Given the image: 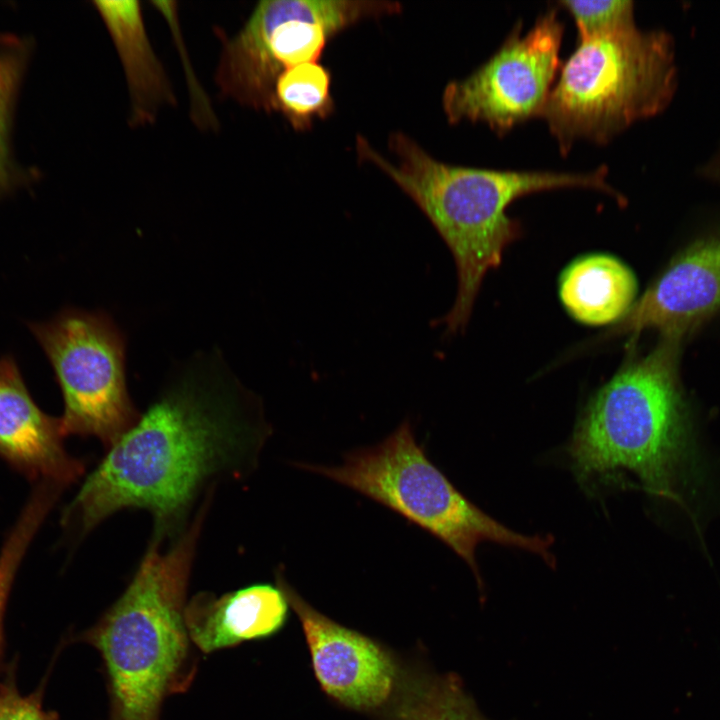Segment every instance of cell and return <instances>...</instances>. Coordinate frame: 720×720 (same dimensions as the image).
I'll use <instances>...</instances> for the list:
<instances>
[{
	"label": "cell",
	"mask_w": 720,
	"mask_h": 720,
	"mask_svg": "<svg viewBox=\"0 0 720 720\" xmlns=\"http://www.w3.org/2000/svg\"><path fill=\"white\" fill-rule=\"evenodd\" d=\"M302 468L361 493L441 540L468 564L481 590L475 558L481 542L525 549L554 565L551 536L519 534L476 507L429 460L407 420L377 445L346 455L339 466Z\"/></svg>",
	"instance_id": "8992f818"
},
{
	"label": "cell",
	"mask_w": 720,
	"mask_h": 720,
	"mask_svg": "<svg viewBox=\"0 0 720 720\" xmlns=\"http://www.w3.org/2000/svg\"><path fill=\"white\" fill-rule=\"evenodd\" d=\"M290 608L277 584L258 583L218 598L198 594L186 605L184 617L191 642L211 653L277 634Z\"/></svg>",
	"instance_id": "4fadbf2b"
},
{
	"label": "cell",
	"mask_w": 720,
	"mask_h": 720,
	"mask_svg": "<svg viewBox=\"0 0 720 720\" xmlns=\"http://www.w3.org/2000/svg\"><path fill=\"white\" fill-rule=\"evenodd\" d=\"M251 401L216 356L197 359L108 448L63 525L85 534L119 510L142 508L159 541L210 478L239 474L255 456L265 432L247 415Z\"/></svg>",
	"instance_id": "6da1fadb"
},
{
	"label": "cell",
	"mask_w": 720,
	"mask_h": 720,
	"mask_svg": "<svg viewBox=\"0 0 720 720\" xmlns=\"http://www.w3.org/2000/svg\"><path fill=\"white\" fill-rule=\"evenodd\" d=\"M401 9L392 1H261L242 29L224 41L215 81L238 103L275 111L274 87L285 70L319 61L328 41L348 27Z\"/></svg>",
	"instance_id": "52a82bcc"
},
{
	"label": "cell",
	"mask_w": 720,
	"mask_h": 720,
	"mask_svg": "<svg viewBox=\"0 0 720 720\" xmlns=\"http://www.w3.org/2000/svg\"><path fill=\"white\" fill-rule=\"evenodd\" d=\"M680 337L661 336L624 364L589 400L569 445L578 480L628 471L651 495L677 501L689 452V422L678 379Z\"/></svg>",
	"instance_id": "3957f363"
},
{
	"label": "cell",
	"mask_w": 720,
	"mask_h": 720,
	"mask_svg": "<svg viewBox=\"0 0 720 720\" xmlns=\"http://www.w3.org/2000/svg\"><path fill=\"white\" fill-rule=\"evenodd\" d=\"M719 307L720 237H713L677 256L609 335L654 329L682 338Z\"/></svg>",
	"instance_id": "8fae6325"
},
{
	"label": "cell",
	"mask_w": 720,
	"mask_h": 720,
	"mask_svg": "<svg viewBox=\"0 0 720 720\" xmlns=\"http://www.w3.org/2000/svg\"><path fill=\"white\" fill-rule=\"evenodd\" d=\"M276 584L298 616L321 689L343 707L379 715L391 702L404 665L378 641L316 610L280 570Z\"/></svg>",
	"instance_id": "30bf717a"
},
{
	"label": "cell",
	"mask_w": 720,
	"mask_h": 720,
	"mask_svg": "<svg viewBox=\"0 0 720 720\" xmlns=\"http://www.w3.org/2000/svg\"><path fill=\"white\" fill-rule=\"evenodd\" d=\"M517 23L490 58L467 77L449 82L442 108L450 123L484 122L503 135L540 117L561 68L564 25L558 9L541 14L529 31Z\"/></svg>",
	"instance_id": "9c48e42d"
},
{
	"label": "cell",
	"mask_w": 720,
	"mask_h": 720,
	"mask_svg": "<svg viewBox=\"0 0 720 720\" xmlns=\"http://www.w3.org/2000/svg\"><path fill=\"white\" fill-rule=\"evenodd\" d=\"M47 514L36 503H27L9 531L0 550V650L3 634V618L8 597L30 543Z\"/></svg>",
	"instance_id": "ac0fdd59"
},
{
	"label": "cell",
	"mask_w": 720,
	"mask_h": 720,
	"mask_svg": "<svg viewBox=\"0 0 720 720\" xmlns=\"http://www.w3.org/2000/svg\"><path fill=\"white\" fill-rule=\"evenodd\" d=\"M0 720H56L44 709L40 694H22L14 681L0 687Z\"/></svg>",
	"instance_id": "44dd1931"
},
{
	"label": "cell",
	"mask_w": 720,
	"mask_h": 720,
	"mask_svg": "<svg viewBox=\"0 0 720 720\" xmlns=\"http://www.w3.org/2000/svg\"><path fill=\"white\" fill-rule=\"evenodd\" d=\"M122 63L131 100L130 122L152 123L176 103L168 77L147 37L138 1H94Z\"/></svg>",
	"instance_id": "5bb4252c"
},
{
	"label": "cell",
	"mask_w": 720,
	"mask_h": 720,
	"mask_svg": "<svg viewBox=\"0 0 720 720\" xmlns=\"http://www.w3.org/2000/svg\"><path fill=\"white\" fill-rule=\"evenodd\" d=\"M275 111L281 112L296 130L311 127L333 110L331 74L319 61L285 70L274 87Z\"/></svg>",
	"instance_id": "e0dca14e"
},
{
	"label": "cell",
	"mask_w": 720,
	"mask_h": 720,
	"mask_svg": "<svg viewBox=\"0 0 720 720\" xmlns=\"http://www.w3.org/2000/svg\"><path fill=\"white\" fill-rule=\"evenodd\" d=\"M713 175L715 180L720 183V152L717 155L713 164Z\"/></svg>",
	"instance_id": "7402d4cb"
},
{
	"label": "cell",
	"mask_w": 720,
	"mask_h": 720,
	"mask_svg": "<svg viewBox=\"0 0 720 720\" xmlns=\"http://www.w3.org/2000/svg\"><path fill=\"white\" fill-rule=\"evenodd\" d=\"M206 508L167 551L153 542L126 590L85 634L106 667L111 720H159L164 698L183 681L185 594Z\"/></svg>",
	"instance_id": "277c9868"
},
{
	"label": "cell",
	"mask_w": 720,
	"mask_h": 720,
	"mask_svg": "<svg viewBox=\"0 0 720 720\" xmlns=\"http://www.w3.org/2000/svg\"><path fill=\"white\" fill-rule=\"evenodd\" d=\"M558 291L563 307L574 320L590 326L617 324L635 303L637 281L619 258L591 253L564 268Z\"/></svg>",
	"instance_id": "9a60e30c"
},
{
	"label": "cell",
	"mask_w": 720,
	"mask_h": 720,
	"mask_svg": "<svg viewBox=\"0 0 720 720\" xmlns=\"http://www.w3.org/2000/svg\"><path fill=\"white\" fill-rule=\"evenodd\" d=\"M572 16L578 41L614 32L635 24L634 3L629 0L559 1Z\"/></svg>",
	"instance_id": "d6986e66"
},
{
	"label": "cell",
	"mask_w": 720,
	"mask_h": 720,
	"mask_svg": "<svg viewBox=\"0 0 720 720\" xmlns=\"http://www.w3.org/2000/svg\"><path fill=\"white\" fill-rule=\"evenodd\" d=\"M29 329L63 398V433L97 437L110 448L138 420L125 373V337L109 314L65 308Z\"/></svg>",
	"instance_id": "ba28073f"
},
{
	"label": "cell",
	"mask_w": 720,
	"mask_h": 720,
	"mask_svg": "<svg viewBox=\"0 0 720 720\" xmlns=\"http://www.w3.org/2000/svg\"><path fill=\"white\" fill-rule=\"evenodd\" d=\"M676 87L673 41L636 24L579 40L561 65L541 116L567 154L576 140L610 141L661 112Z\"/></svg>",
	"instance_id": "5b68a950"
},
{
	"label": "cell",
	"mask_w": 720,
	"mask_h": 720,
	"mask_svg": "<svg viewBox=\"0 0 720 720\" xmlns=\"http://www.w3.org/2000/svg\"><path fill=\"white\" fill-rule=\"evenodd\" d=\"M388 144L393 162L363 136L356 138V151L360 160L384 172L414 201L450 249L457 292L441 319L450 334L465 328L485 275L520 236L519 222L507 214L515 199L543 190L584 187L623 201L606 180V166L584 173L483 169L441 162L402 132L392 133Z\"/></svg>",
	"instance_id": "7a4b0ae2"
},
{
	"label": "cell",
	"mask_w": 720,
	"mask_h": 720,
	"mask_svg": "<svg viewBox=\"0 0 720 720\" xmlns=\"http://www.w3.org/2000/svg\"><path fill=\"white\" fill-rule=\"evenodd\" d=\"M22 67V56L16 51L0 54V189L8 176L9 122Z\"/></svg>",
	"instance_id": "ffe728a7"
},
{
	"label": "cell",
	"mask_w": 720,
	"mask_h": 720,
	"mask_svg": "<svg viewBox=\"0 0 720 720\" xmlns=\"http://www.w3.org/2000/svg\"><path fill=\"white\" fill-rule=\"evenodd\" d=\"M64 437L60 418L37 405L14 357H0V458L31 481L63 489L84 471Z\"/></svg>",
	"instance_id": "7c38bea8"
},
{
	"label": "cell",
	"mask_w": 720,
	"mask_h": 720,
	"mask_svg": "<svg viewBox=\"0 0 720 720\" xmlns=\"http://www.w3.org/2000/svg\"><path fill=\"white\" fill-rule=\"evenodd\" d=\"M377 719L488 720L478 710L458 675L438 674L407 665H404L391 702Z\"/></svg>",
	"instance_id": "2e32d148"
}]
</instances>
